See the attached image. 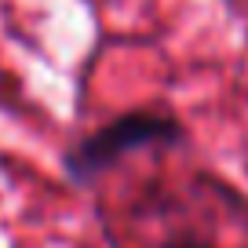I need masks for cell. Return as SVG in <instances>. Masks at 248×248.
Segmentation results:
<instances>
[{"label": "cell", "mask_w": 248, "mask_h": 248, "mask_svg": "<svg viewBox=\"0 0 248 248\" xmlns=\"http://www.w3.org/2000/svg\"><path fill=\"white\" fill-rule=\"evenodd\" d=\"M179 135V128L171 121H161V117H150V113H132V117H121L113 121L109 128L88 135L77 150L70 154V168L77 175H92V171L113 164L117 157L132 154L139 146H150V142H171Z\"/></svg>", "instance_id": "obj_1"}, {"label": "cell", "mask_w": 248, "mask_h": 248, "mask_svg": "<svg viewBox=\"0 0 248 248\" xmlns=\"http://www.w3.org/2000/svg\"><path fill=\"white\" fill-rule=\"evenodd\" d=\"M168 248H208V245H197V241H175V245H168Z\"/></svg>", "instance_id": "obj_2"}]
</instances>
